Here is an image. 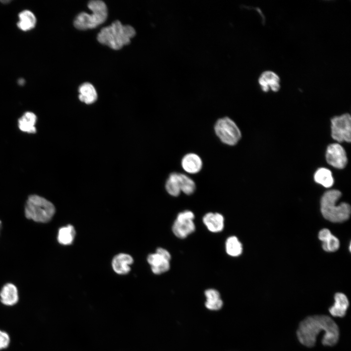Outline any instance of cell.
<instances>
[{"instance_id":"obj_1","label":"cell","mask_w":351,"mask_h":351,"mask_svg":"<svg viewBox=\"0 0 351 351\" xmlns=\"http://www.w3.org/2000/svg\"><path fill=\"white\" fill-rule=\"evenodd\" d=\"M324 333L322 343L333 346L338 342L340 332L338 325L329 316L315 315L307 317L299 324L296 332L299 342L307 347H313L318 335Z\"/></svg>"},{"instance_id":"obj_2","label":"cell","mask_w":351,"mask_h":351,"mask_svg":"<svg viewBox=\"0 0 351 351\" xmlns=\"http://www.w3.org/2000/svg\"><path fill=\"white\" fill-rule=\"evenodd\" d=\"M135 35L136 31L132 26L123 25L117 20L111 25L102 28L98 34L97 39L113 49L119 50L129 44Z\"/></svg>"},{"instance_id":"obj_3","label":"cell","mask_w":351,"mask_h":351,"mask_svg":"<svg viewBox=\"0 0 351 351\" xmlns=\"http://www.w3.org/2000/svg\"><path fill=\"white\" fill-rule=\"evenodd\" d=\"M341 193L337 190L325 192L320 201L321 212L327 220L334 223L342 222L348 220L351 214V206L346 202L337 205Z\"/></svg>"},{"instance_id":"obj_4","label":"cell","mask_w":351,"mask_h":351,"mask_svg":"<svg viewBox=\"0 0 351 351\" xmlns=\"http://www.w3.org/2000/svg\"><path fill=\"white\" fill-rule=\"evenodd\" d=\"M88 7L92 11L91 14L83 12L78 14L74 20V26L78 30L95 28L106 20L108 11L104 1L100 0H91L88 3Z\"/></svg>"},{"instance_id":"obj_5","label":"cell","mask_w":351,"mask_h":351,"mask_svg":"<svg viewBox=\"0 0 351 351\" xmlns=\"http://www.w3.org/2000/svg\"><path fill=\"white\" fill-rule=\"evenodd\" d=\"M55 213L54 205L46 199L37 195H30L25 207L26 217L35 221L45 223L49 221Z\"/></svg>"},{"instance_id":"obj_6","label":"cell","mask_w":351,"mask_h":351,"mask_svg":"<svg viewBox=\"0 0 351 351\" xmlns=\"http://www.w3.org/2000/svg\"><path fill=\"white\" fill-rule=\"evenodd\" d=\"M216 135L224 143L229 145L236 144L241 138V132L235 122L228 117L219 119L215 123Z\"/></svg>"},{"instance_id":"obj_7","label":"cell","mask_w":351,"mask_h":351,"mask_svg":"<svg viewBox=\"0 0 351 351\" xmlns=\"http://www.w3.org/2000/svg\"><path fill=\"white\" fill-rule=\"evenodd\" d=\"M331 135L338 142H350L351 140V117L349 114L333 117L331 119Z\"/></svg>"},{"instance_id":"obj_8","label":"cell","mask_w":351,"mask_h":351,"mask_svg":"<svg viewBox=\"0 0 351 351\" xmlns=\"http://www.w3.org/2000/svg\"><path fill=\"white\" fill-rule=\"evenodd\" d=\"M171 258V256L167 250L158 248L155 253L148 255L147 262L151 266L152 272L156 274H160L169 270Z\"/></svg>"},{"instance_id":"obj_9","label":"cell","mask_w":351,"mask_h":351,"mask_svg":"<svg viewBox=\"0 0 351 351\" xmlns=\"http://www.w3.org/2000/svg\"><path fill=\"white\" fill-rule=\"evenodd\" d=\"M326 159L329 164L337 169H343L348 162L345 149L337 143L331 144L328 146Z\"/></svg>"},{"instance_id":"obj_10","label":"cell","mask_w":351,"mask_h":351,"mask_svg":"<svg viewBox=\"0 0 351 351\" xmlns=\"http://www.w3.org/2000/svg\"><path fill=\"white\" fill-rule=\"evenodd\" d=\"M258 83L264 92H267L270 90L276 92L280 88V78L272 71L263 72L259 77Z\"/></svg>"},{"instance_id":"obj_11","label":"cell","mask_w":351,"mask_h":351,"mask_svg":"<svg viewBox=\"0 0 351 351\" xmlns=\"http://www.w3.org/2000/svg\"><path fill=\"white\" fill-rule=\"evenodd\" d=\"M133 257L127 254L120 253L113 258L112 266L117 273L124 275L128 273L130 270V265L133 264Z\"/></svg>"},{"instance_id":"obj_12","label":"cell","mask_w":351,"mask_h":351,"mask_svg":"<svg viewBox=\"0 0 351 351\" xmlns=\"http://www.w3.org/2000/svg\"><path fill=\"white\" fill-rule=\"evenodd\" d=\"M195 229L193 220L176 218L173 226L172 231L174 234L179 238H185L192 234Z\"/></svg>"},{"instance_id":"obj_13","label":"cell","mask_w":351,"mask_h":351,"mask_svg":"<svg viewBox=\"0 0 351 351\" xmlns=\"http://www.w3.org/2000/svg\"><path fill=\"white\" fill-rule=\"evenodd\" d=\"M334 299V303L329 308V312L333 317H343L349 306V300L347 296L341 292L336 293Z\"/></svg>"},{"instance_id":"obj_14","label":"cell","mask_w":351,"mask_h":351,"mask_svg":"<svg viewBox=\"0 0 351 351\" xmlns=\"http://www.w3.org/2000/svg\"><path fill=\"white\" fill-rule=\"evenodd\" d=\"M203 222L208 230L213 233L222 231L224 227L223 216L217 213H208L203 217Z\"/></svg>"},{"instance_id":"obj_15","label":"cell","mask_w":351,"mask_h":351,"mask_svg":"<svg viewBox=\"0 0 351 351\" xmlns=\"http://www.w3.org/2000/svg\"><path fill=\"white\" fill-rule=\"evenodd\" d=\"M318 238L322 241L323 249L326 252H335L339 248V240L328 229L321 230L318 234Z\"/></svg>"},{"instance_id":"obj_16","label":"cell","mask_w":351,"mask_h":351,"mask_svg":"<svg viewBox=\"0 0 351 351\" xmlns=\"http://www.w3.org/2000/svg\"><path fill=\"white\" fill-rule=\"evenodd\" d=\"M183 169L190 174H195L200 171L202 167L200 157L194 153H189L184 156L181 160Z\"/></svg>"},{"instance_id":"obj_17","label":"cell","mask_w":351,"mask_h":351,"mask_svg":"<svg viewBox=\"0 0 351 351\" xmlns=\"http://www.w3.org/2000/svg\"><path fill=\"white\" fill-rule=\"evenodd\" d=\"M0 301L4 305L12 306L19 300L18 291L17 287L13 284H5L0 292Z\"/></svg>"},{"instance_id":"obj_18","label":"cell","mask_w":351,"mask_h":351,"mask_svg":"<svg viewBox=\"0 0 351 351\" xmlns=\"http://www.w3.org/2000/svg\"><path fill=\"white\" fill-rule=\"evenodd\" d=\"M79 100L87 104L95 102L98 98V94L94 86L89 82H85L78 88Z\"/></svg>"},{"instance_id":"obj_19","label":"cell","mask_w":351,"mask_h":351,"mask_svg":"<svg viewBox=\"0 0 351 351\" xmlns=\"http://www.w3.org/2000/svg\"><path fill=\"white\" fill-rule=\"evenodd\" d=\"M206 297V307L210 310L217 311L220 309L223 306V301L220 297L219 292L216 290L209 289L204 292Z\"/></svg>"},{"instance_id":"obj_20","label":"cell","mask_w":351,"mask_h":351,"mask_svg":"<svg viewBox=\"0 0 351 351\" xmlns=\"http://www.w3.org/2000/svg\"><path fill=\"white\" fill-rule=\"evenodd\" d=\"M19 21L17 23L18 27L22 31H28L33 28L36 24V18L30 11L25 10L21 11L19 15Z\"/></svg>"},{"instance_id":"obj_21","label":"cell","mask_w":351,"mask_h":351,"mask_svg":"<svg viewBox=\"0 0 351 351\" xmlns=\"http://www.w3.org/2000/svg\"><path fill=\"white\" fill-rule=\"evenodd\" d=\"M37 117L33 113L26 112L19 120L20 129L25 132L34 133L36 131L35 126Z\"/></svg>"},{"instance_id":"obj_22","label":"cell","mask_w":351,"mask_h":351,"mask_svg":"<svg viewBox=\"0 0 351 351\" xmlns=\"http://www.w3.org/2000/svg\"><path fill=\"white\" fill-rule=\"evenodd\" d=\"M314 180L325 188L332 187L334 183V179L331 171L325 168L318 169L314 175Z\"/></svg>"},{"instance_id":"obj_23","label":"cell","mask_w":351,"mask_h":351,"mask_svg":"<svg viewBox=\"0 0 351 351\" xmlns=\"http://www.w3.org/2000/svg\"><path fill=\"white\" fill-rule=\"evenodd\" d=\"M76 231L73 226L67 225L60 228L58 234V242L63 245H71L74 241Z\"/></svg>"},{"instance_id":"obj_24","label":"cell","mask_w":351,"mask_h":351,"mask_svg":"<svg viewBox=\"0 0 351 351\" xmlns=\"http://www.w3.org/2000/svg\"><path fill=\"white\" fill-rule=\"evenodd\" d=\"M225 248L227 254L233 257L238 256L242 253V245L235 236H231L227 238Z\"/></svg>"},{"instance_id":"obj_25","label":"cell","mask_w":351,"mask_h":351,"mask_svg":"<svg viewBox=\"0 0 351 351\" xmlns=\"http://www.w3.org/2000/svg\"><path fill=\"white\" fill-rule=\"evenodd\" d=\"M167 192L174 196H178L181 192L178 173H171L167 180L166 185Z\"/></svg>"},{"instance_id":"obj_26","label":"cell","mask_w":351,"mask_h":351,"mask_svg":"<svg viewBox=\"0 0 351 351\" xmlns=\"http://www.w3.org/2000/svg\"><path fill=\"white\" fill-rule=\"evenodd\" d=\"M178 176L181 191L188 195L193 194L195 189L194 181L189 177L182 174L178 173Z\"/></svg>"},{"instance_id":"obj_27","label":"cell","mask_w":351,"mask_h":351,"mask_svg":"<svg viewBox=\"0 0 351 351\" xmlns=\"http://www.w3.org/2000/svg\"><path fill=\"white\" fill-rule=\"evenodd\" d=\"M10 343V337L8 333L0 330V350L6 348Z\"/></svg>"},{"instance_id":"obj_28","label":"cell","mask_w":351,"mask_h":351,"mask_svg":"<svg viewBox=\"0 0 351 351\" xmlns=\"http://www.w3.org/2000/svg\"><path fill=\"white\" fill-rule=\"evenodd\" d=\"M18 82L20 85H23L25 83V80L23 78H20L18 80Z\"/></svg>"},{"instance_id":"obj_29","label":"cell","mask_w":351,"mask_h":351,"mask_svg":"<svg viewBox=\"0 0 351 351\" xmlns=\"http://www.w3.org/2000/svg\"><path fill=\"white\" fill-rule=\"evenodd\" d=\"M1 1L2 2H3V3H5V2H10V0H2V1Z\"/></svg>"},{"instance_id":"obj_30","label":"cell","mask_w":351,"mask_h":351,"mask_svg":"<svg viewBox=\"0 0 351 351\" xmlns=\"http://www.w3.org/2000/svg\"><path fill=\"white\" fill-rule=\"evenodd\" d=\"M0 227H1V222L0 221Z\"/></svg>"}]
</instances>
